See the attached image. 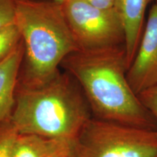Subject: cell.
I'll list each match as a JSON object with an SVG mask.
<instances>
[{"label":"cell","instance_id":"obj_1","mask_svg":"<svg viewBox=\"0 0 157 157\" xmlns=\"http://www.w3.org/2000/svg\"><path fill=\"white\" fill-rule=\"evenodd\" d=\"M60 67L79 84L93 118L157 130L154 118L129 85L124 45L68 55Z\"/></svg>","mask_w":157,"mask_h":157},{"label":"cell","instance_id":"obj_2","mask_svg":"<svg viewBox=\"0 0 157 157\" xmlns=\"http://www.w3.org/2000/svg\"><path fill=\"white\" fill-rule=\"evenodd\" d=\"M92 117L79 84L60 70L39 86L17 85L9 119L19 134L74 141Z\"/></svg>","mask_w":157,"mask_h":157},{"label":"cell","instance_id":"obj_3","mask_svg":"<svg viewBox=\"0 0 157 157\" xmlns=\"http://www.w3.org/2000/svg\"><path fill=\"white\" fill-rule=\"evenodd\" d=\"M15 24L23 46L17 86L36 87L56 75L63 60L78 49L61 4L15 0Z\"/></svg>","mask_w":157,"mask_h":157},{"label":"cell","instance_id":"obj_4","mask_svg":"<svg viewBox=\"0 0 157 157\" xmlns=\"http://www.w3.org/2000/svg\"><path fill=\"white\" fill-rule=\"evenodd\" d=\"M74 157H157V130L92 117L74 140Z\"/></svg>","mask_w":157,"mask_h":157},{"label":"cell","instance_id":"obj_5","mask_svg":"<svg viewBox=\"0 0 157 157\" xmlns=\"http://www.w3.org/2000/svg\"><path fill=\"white\" fill-rule=\"evenodd\" d=\"M61 5L78 50L94 51L124 45V29L114 9L98 8L85 0H64Z\"/></svg>","mask_w":157,"mask_h":157},{"label":"cell","instance_id":"obj_6","mask_svg":"<svg viewBox=\"0 0 157 157\" xmlns=\"http://www.w3.org/2000/svg\"><path fill=\"white\" fill-rule=\"evenodd\" d=\"M128 82L137 95L157 85V3L149 10L137 51L127 71Z\"/></svg>","mask_w":157,"mask_h":157},{"label":"cell","instance_id":"obj_7","mask_svg":"<svg viewBox=\"0 0 157 157\" xmlns=\"http://www.w3.org/2000/svg\"><path fill=\"white\" fill-rule=\"evenodd\" d=\"M154 0H115L114 7L122 22L125 34L127 68L130 66L142 35L147 7ZM128 69V68H127Z\"/></svg>","mask_w":157,"mask_h":157},{"label":"cell","instance_id":"obj_8","mask_svg":"<svg viewBox=\"0 0 157 157\" xmlns=\"http://www.w3.org/2000/svg\"><path fill=\"white\" fill-rule=\"evenodd\" d=\"M74 141L36 135L18 134L12 157H68Z\"/></svg>","mask_w":157,"mask_h":157},{"label":"cell","instance_id":"obj_9","mask_svg":"<svg viewBox=\"0 0 157 157\" xmlns=\"http://www.w3.org/2000/svg\"><path fill=\"white\" fill-rule=\"evenodd\" d=\"M23 58L21 43L5 60L0 62V123L10 117Z\"/></svg>","mask_w":157,"mask_h":157},{"label":"cell","instance_id":"obj_10","mask_svg":"<svg viewBox=\"0 0 157 157\" xmlns=\"http://www.w3.org/2000/svg\"><path fill=\"white\" fill-rule=\"evenodd\" d=\"M21 43V34L15 24L0 29V62L10 56Z\"/></svg>","mask_w":157,"mask_h":157},{"label":"cell","instance_id":"obj_11","mask_svg":"<svg viewBox=\"0 0 157 157\" xmlns=\"http://www.w3.org/2000/svg\"><path fill=\"white\" fill-rule=\"evenodd\" d=\"M18 134L9 118L0 123V157H12Z\"/></svg>","mask_w":157,"mask_h":157},{"label":"cell","instance_id":"obj_12","mask_svg":"<svg viewBox=\"0 0 157 157\" xmlns=\"http://www.w3.org/2000/svg\"><path fill=\"white\" fill-rule=\"evenodd\" d=\"M15 0H0V29L15 24Z\"/></svg>","mask_w":157,"mask_h":157},{"label":"cell","instance_id":"obj_13","mask_svg":"<svg viewBox=\"0 0 157 157\" xmlns=\"http://www.w3.org/2000/svg\"><path fill=\"white\" fill-rule=\"evenodd\" d=\"M143 105L154 118L157 124V85L138 95Z\"/></svg>","mask_w":157,"mask_h":157},{"label":"cell","instance_id":"obj_14","mask_svg":"<svg viewBox=\"0 0 157 157\" xmlns=\"http://www.w3.org/2000/svg\"><path fill=\"white\" fill-rule=\"evenodd\" d=\"M94 7L103 10L113 9L115 0H85Z\"/></svg>","mask_w":157,"mask_h":157},{"label":"cell","instance_id":"obj_15","mask_svg":"<svg viewBox=\"0 0 157 157\" xmlns=\"http://www.w3.org/2000/svg\"><path fill=\"white\" fill-rule=\"evenodd\" d=\"M52 1L56 2H58V3H60V4H62L64 2V0H52Z\"/></svg>","mask_w":157,"mask_h":157},{"label":"cell","instance_id":"obj_16","mask_svg":"<svg viewBox=\"0 0 157 157\" xmlns=\"http://www.w3.org/2000/svg\"><path fill=\"white\" fill-rule=\"evenodd\" d=\"M68 157H74V156H73V154H71V156H69Z\"/></svg>","mask_w":157,"mask_h":157},{"label":"cell","instance_id":"obj_17","mask_svg":"<svg viewBox=\"0 0 157 157\" xmlns=\"http://www.w3.org/2000/svg\"><path fill=\"white\" fill-rule=\"evenodd\" d=\"M155 1H156V2H156V3H157V0H155Z\"/></svg>","mask_w":157,"mask_h":157}]
</instances>
